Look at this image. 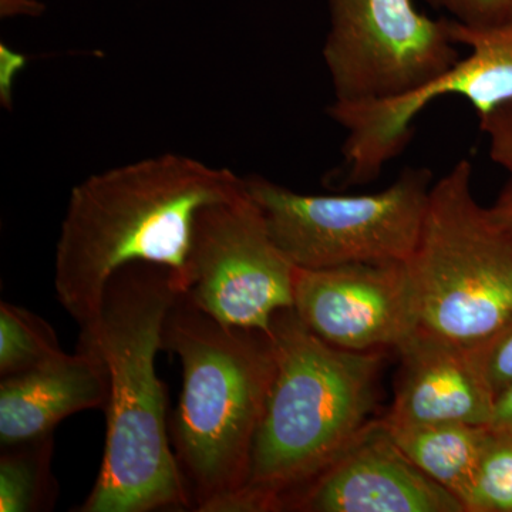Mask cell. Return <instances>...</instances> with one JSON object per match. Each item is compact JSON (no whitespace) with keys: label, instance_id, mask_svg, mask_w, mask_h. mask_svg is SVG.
Instances as JSON below:
<instances>
[{"label":"cell","instance_id":"obj_6","mask_svg":"<svg viewBox=\"0 0 512 512\" xmlns=\"http://www.w3.org/2000/svg\"><path fill=\"white\" fill-rule=\"evenodd\" d=\"M275 244L296 268L407 262L419 242L433 174L406 168L379 192L299 194L261 175L244 178Z\"/></svg>","mask_w":512,"mask_h":512},{"label":"cell","instance_id":"obj_16","mask_svg":"<svg viewBox=\"0 0 512 512\" xmlns=\"http://www.w3.org/2000/svg\"><path fill=\"white\" fill-rule=\"evenodd\" d=\"M55 330L45 319L12 303L0 305V375L29 372L62 355Z\"/></svg>","mask_w":512,"mask_h":512},{"label":"cell","instance_id":"obj_3","mask_svg":"<svg viewBox=\"0 0 512 512\" xmlns=\"http://www.w3.org/2000/svg\"><path fill=\"white\" fill-rule=\"evenodd\" d=\"M272 340L274 380L247 483L228 512L284 511L365 429L375 409L383 350L336 348L293 309L276 313Z\"/></svg>","mask_w":512,"mask_h":512},{"label":"cell","instance_id":"obj_23","mask_svg":"<svg viewBox=\"0 0 512 512\" xmlns=\"http://www.w3.org/2000/svg\"><path fill=\"white\" fill-rule=\"evenodd\" d=\"M40 10L37 0H2V12L6 15L13 13H37Z\"/></svg>","mask_w":512,"mask_h":512},{"label":"cell","instance_id":"obj_15","mask_svg":"<svg viewBox=\"0 0 512 512\" xmlns=\"http://www.w3.org/2000/svg\"><path fill=\"white\" fill-rule=\"evenodd\" d=\"M53 434L2 446L0 511L52 510L57 484L52 473Z\"/></svg>","mask_w":512,"mask_h":512},{"label":"cell","instance_id":"obj_8","mask_svg":"<svg viewBox=\"0 0 512 512\" xmlns=\"http://www.w3.org/2000/svg\"><path fill=\"white\" fill-rule=\"evenodd\" d=\"M295 271L244 181L198 212L184 295L224 325L272 333L276 313L293 309Z\"/></svg>","mask_w":512,"mask_h":512},{"label":"cell","instance_id":"obj_10","mask_svg":"<svg viewBox=\"0 0 512 512\" xmlns=\"http://www.w3.org/2000/svg\"><path fill=\"white\" fill-rule=\"evenodd\" d=\"M293 311L336 348L397 349L417 329L406 262L296 268Z\"/></svg>","mask_w":512,"mask_h":512},{"label":"cell","instance_id":"obj_13","mask_svg":"<svg viewBox=\"0 0 512 512\" xmlns=\"http://www.w3.org/2000/svg\"><path fill=\"white\" fill-rule=\"evenodd\" d=\"M109 373L99 346L79 339L76 353L63 352L0 383V443H23L53 434L60 421L83 410L106 409Z\"/></svg>","mask_w":512,"mask_h":512},{"label":"cell","instance_id":"obj_21","mask_svg":"<svg viewBox=\"0 0 512 512\" xmlns=\"http://www.w3.org/2000/svg\"><path fill=\"white\" fill-rule=\"evenodd\" d=\"M490 427L495 431L512 434V386L498 394Z\"/></svg>","mask_w":512,"mask_h":512},{"label":"cell","instance_id":"obj_22","mask_svg":"<svg viewBox=\"0 0 512 512\" xmlns=\"http://www.w3.org/2000/svg\"><path fill=\"white\" fill-rule=\"evenodd\" d=\"M490 211L495 220L512 229V174L505 181L504 187L501 188L497 200L491 205Z\"/></svg>","mask_w":512,"mask_h":512},{"label":"cell","instance_id":"obj_17","mask_svg":"<svg viewBox=\"0 0 512 512\" xmlns=\"http://www.w3.org/2000/svg\"><path fill=\"white\" fill-rule=\"evenodd\" d=\"M467 508L468 512H512L511 433L491 429Z\"/></svg>","mask_w":512,"mask_h":512},{"label":"cell","instance_id":"obj_9","mask_svg":"<svg viewBox=\"0 0 512 512\" xmlns=\"http://www.w3.org/2000/svg\"><path fill=\"white\" fill-rule=\"evenodd\" d=\"M450 33L457 45L470 47V55L419 89L369 103L332 101L328 116L346 133L339 170L343 185L377 180L383 168L403 153L412 140L414 121L433 101L463 97L480 119L512 100V16L490 28H467L450 19Z\"/></svg>","mask_w":512,"mask_h":512},{"label":"cell","instance_id":"obj_1","mask_svg":"<svg viewBox=\"0 0 512 512\" xmlns=\"http://www.w3.org/2000/svg\"><path fill=\"white\" fill-rule=\"evenodd\" d=\"M242 187L244 178L228 168L180 154L121 165L76 185L57 241L55 289L80 335L93 333L107 282L123 266H165L184 293L198 212Z\"/></svg>","mask_w":512,"mask_h":512},{"label":"cell","instance_id":"obj_2","mask_svg":"<svg viewBox=\"0 0 512 512\" xmlns=\"http://www.w3.org/2000/svg\"><path fill=\"white\" fill-rule=\"evenodd\" d=\"M183 293L171 269L146 262L123 266L104 289L90 335L107 373L103 463L80 512L194 510L167 427L165 386L156 356L165 319Z\"/></svg>","mask_w":512,"mask_h":512},{"label":"cell","instance_id":"obj_12","mask_svg":"<svg viewBox=\"0 0 512 512\" xmlns=\"http://www.w3.org/2000/svg\"><path fill=\"white\" fill-rule=\"evenodd\" d=\"M396 350L400 372L386 423L490 427L497 396L474 349L417 328Z\"/></svg>","mask_w":512,"mask_h":512},{"label":"cell","instance_id":"obj_19","mask_svg":"<svg viewBox=\"0 0 512 512\" xmlns=\"http://www.w3.org/2000/svg\"><path fill=\"white\" fill-rule=\"evenodd\" d=\"M474 352L495 396L512 386V325Z\"/></svg>","mask_w":512,"mask_h":512},{"label":"cell","instance_id":"obj_11","mask_svg":"<svg viewBox=\"0 0 512 512\" xmlns=\"http://www.w3.org/2000/svg\"><path fill=\"white\" fill-rule=\"evenodd\" d=\"M285 510L467 512L456 495L431 480L400 450L383 419L369 421Z\"/></svg>","mask_w":512,"mask_h":512},{"label":"cell","instance_id":"obj_5","mask_svg":"<svg viewBox=\"0 0 512 512\" xmlns=\"http://www.w3.org/2000/svg\"><path fill=\"white\" fill-rule=\"evenodd\" d=\"M406 265L417 328L477 349L512 325V229L474 197L470 161L433 184Z\"/></svg>","mask_w":512,"mask_h":512},{"label":"cell","instance_id":"obj_18","mask_svg":"<svg viewBox=\"0 0 512 512\" xmlns=\"http://www.w3.org/2000/svg\"><path fill=\"white\" fill-rule=\"evenodd\" d=\"M467 28H490L512 16V0H426Z\"/></svg>","mask_w":512,"mask_h":512},{"label":"cell","instance_id":"obj_14","mask_svg":"<svg viewBox=\"0 0 512 512\" xmlns=\"http://www.w3.org/2000/svg\"><path fill=\"white\" fill-rule=\"evenodd\" d=\"M383 421L400 450L467 508L490 427L464 423L394 426Z\"/></svg>","mask_w":512,"mask_h":512},{"label":"cell","instance_id":"obj_20","mask_svg":"<svg viewBox=\"0 0 512 512\" xmlns=\"http://www.w3.org/2000/svg\"><path fill=\"white\" fill-rule=\"evenodd\" d=\"M481 131L488 138V154L494 164L512 174V100L480 117Z\"/></svg>","mask_w":512,"mask_h":512},{"label":"cell","instance_id":"obj_4","mask_svg":"<svg viewBox=\"0 0 512 512\" xmlns=\"http://www.w3.org/2000/svg\"><path fill=\"white\" fill-rule=\"evenodd\" d=\"M163 349L183 365L170 437L194 511L228 512L247 483L274 380L272 333L224 325L181 293L165 319Z\"/></svg>","mask_w":512,"mask_h":512},{"label":"cell","instance_id":"obj_7","mask_svg":"<svg viewBox=\"0 0 512 512\" xmlns=\"http://www.w3.org/2000/svg\"><path fill=\"white\" fill-rule=\"evenodd\" d=\"M330 28L323 62L333 103L394 99L460 60L450 19H431L413 0H326Z\"/></svg>","mask_w":512,"mask_h":512}]
</instances>
